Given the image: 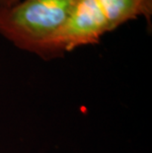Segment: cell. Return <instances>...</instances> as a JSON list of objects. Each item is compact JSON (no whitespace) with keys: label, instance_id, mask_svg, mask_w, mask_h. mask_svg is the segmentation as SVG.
Returning <instances> with one entry per match:
<instances>
[{"label":"cell","instance_id":"6da1fadb","mask_svg":"<svg viewBox=\"0 0 152 153\" xmlns=\"http://www.w3.org/2000/svg\"><path fill=\"white\" fill-rule=\"evenodd\" d=\"M151 15L152 0H78L51 44L50 60L77 48L98 44L103 36L138 17L150 26Z\"/></svg>","mask_w":152,"mask_h":153},{"label":"cell","instance_id":"7a4b0ae2","mask_svg":"<svg viewBox=\"0 0 152 153\" xmlns=\"http://www.w3.org/2000/svg\"><path fill=\"white\" fill-rule=\"evenodd\" d=\"M78 0H21L0 8V36L21 51L50 60L51 44Z\"/></svg>","mask_w":152,"mask_h":153},{"label":"cell","instance_id":"3957f363","mask_svg":"<svg viewBox=\"0 0 152 153\" xmlns=\"http://www.w3.org/2000/svg\"><path fill=\"white\" fill-rule=\"evenodd\" d=\"M20 1L21 0H0V8H9Z\"/></svg>","mask_w":152,"mask_h":153}]
</instances>
